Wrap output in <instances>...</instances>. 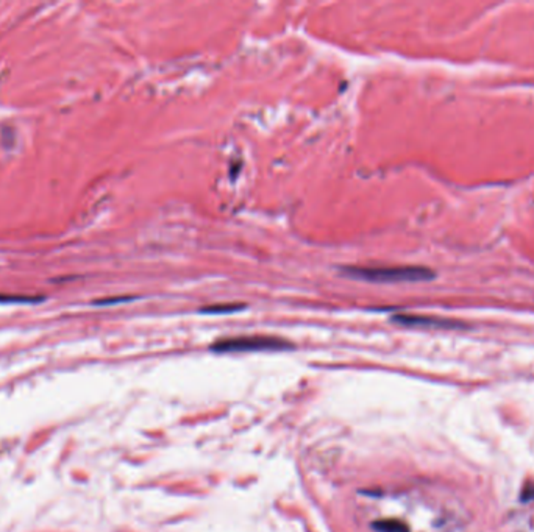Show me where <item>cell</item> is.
I'll list each match as a JSON object with an SVG mask.
<instances>
[{
    "mask_svg": "<svg viewBox=\"0 0 534 532\" xmlns=\"http://www.w3.org/2000/svg\"><path fill=\"white\" fill-rule=\"evenodd\" d=\"M345 276L370 283H414L435 278V272L419 266H347L340 268Z\"/></svg>",
    "mask_w": 534,
    "mask_h": 532,
    "instance_id": "1",
    "label": "cell"
},
{
    "mask_svg": "<svg viewBox=\"0 0 534 532\" xmlns=\"http://www.w3.org/2000/svg\"><path fill=\"white\" fill-rule=\"evenodd\" d=\"M291 343L272 336H239L218 341L211 348L219 353H241V351H262V350H284Z\"/></svg>",
    "mask_w": 534,
    "mask_h": 532,
    "instance_id": "2",
    "label": "cell"
},
{
    "mask_svg": "<svg viewBox=\"0 0 534 532\" xmlns=\"http://www.w3.org/2000/svg\"><path fill=\"white\" fill-rule=\"evenodd\" d=\"M392 320L400 323V325H405V326H431V328H459V326H462V323H458V322L436 319V317H425V315L398 314V315H394Z\"/></svg>",
    "mask_w": 534,
    "mask_h": 532,
    "instance_id": "3",
    "label": "cell"
},
{
    "mask_svg": "<svg viewBox=\"0 0 534 532\" xmlns=\"http://www.w3.org/2000/svg\"><path fill=\"white\" fill-rule=\"evenodd\" d=\"M244 307H245V304H241V303H235V304H214V306L203 307L202 312H206V314H228V312L241 311V309H244Z\"/></svg>",
    "mask_w": 534,
    "mask_h": 532,
    "instance_id": "4",
    "label": "cell"
},
{
    "mask_svg": "<svg viewBox=\"0 0 534 532\" xmlns=\"http://www.w3.org/2000/svg\"><path fill=\"white\" fill-rule=\"evenodd\" d=\"M0 302H11V303H35V302H41V300L33 298V297H3V295H0Z\"/></svg>",
    "mask_w": 534,
    "mask_h": 532,
    "instance_id": "5",
    "label": "cell"
},
{
    "mask_svg": "<svg viewBox=\"0 0 534 532\" xmlns=\"http://www.w3.org/2000/svg\"><path fill=\"white\" fill-rule=\"evenodd\" d=\"M119 302H128V298H111V300H102V302H96V304H111V303H119Z\"/></svg>",
    "mask_w": 534,
    "mask_h": 532,
    "instance_id": "6",
    "label": "cell"
}]
</instances>
